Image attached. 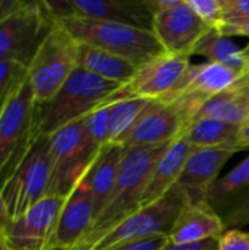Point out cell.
I'll list each match as a JSON object with an SVG mask.
<instances>
[{
	"instance_id": "cell-1",
	"label": "cell",
	"mask_w": 249,
	"mask_h": 250,
	"mask_svg": "<svg viewBox=\"0 0 249 250\" xmlns=\"http://www.w3.org/2000/svg\"><path fill=\"white\" fill-rule=\"evenodd\" d=\"M170 144L156 146H126L116 185L107 205L92 223L85 237L72 250H88L113 227L139 209L141 198L151 171Z\"/></svg>"
},
{
	"instance_id": "cell-2",
	"label": "cell",
	"mask_w": 249,
	"mask_h": 250,
	"mask_svg": "<svg viewBox=\"0 0 249 250\" xmlns=\"http://www.w3.org/2000/svg\"><path fill=\"white\" fill-rule=\"evenodd\" d=\"M59 21L79 44L123 57L139 67L166 53L154 32L148 29L79 16L59 18Z\"/></svg>"
},
{
	"instance_id": "cell-3",
	"label": "cell",
	"mask_w": 249,
	"mask_h": 250,
	"mask_svg": "<svg viewBox=\"0 0 249 250\" xmlns=\"http://www.w3.org/2000/svg\"><path fill=\"white\" fill-rule=\"evenodd\" d=\"M122 85L104 81L76 67L59 92L47 103L37 105V123L41 135L56 130L88 116Z\"/></svg>"
},
{
	"instance_id": "cell-4",
	"label": "cell",
	"mask_w": 249,
	"mask_h": 250,
	"mask_svg": "<svg viewBox=\"0 0 249 250\" xmlns=\"http://www.w3.org/2000/svg\"><path fill=\"white\" fill-rule=\"evenodd\" d=\"M79 42L54 18L53 26L28 66V82L37 105L50 101L78 67Z\"/></svg>"
},
{
	"instance_id": "cell-5",
	"label": "cell",
	"mask_w": 249,
	"mask_h": 250,
	"mask_svg": "<svg viewBox=\"0 0 249 250\" xmlns=\"http://www.w3.org/2000/svg\"><path fill=\"white\" fill-rule=\"evenodd\" d=\"M40 135L35 97L25 78L10 94L0 116V188Z\"/></svg>"
},
{
	"instance_id": "cell-6",
	"label": "cell",
	"mask_w": 249,
	"mask_h": 250,
	"mask_svg": "<svg viewBox=\"0 0 249 250\" xmlns=\"http://www.w3.org/2000/svg\"><path fill=\"white\" fill-rule=\"evenodd\" d=\"M82 125L84 119H79L48 135L51 176L47 196L66 199L103 151L85 138Z\"/></svg>"
},
{
	"instance_id": "cell-7",
	"label": "cell",
	"mask_w": 249,
	"mask_h": 250,
	"mask_svg": "<svg viewBox=\"0 0 249 250\" xmlns=\"http://www.w3.org/2000/svg\"><path fill=\"white\" fill-rule=\"evenodd\" d=\"M50 176V139L40 135L1 188L10 220L21 217L47 196Z\"/></svg>"
},
{
	"instance_id": "cell-8",
	"label": "cell",
	"mask_w": 249,
	"mask_h": 250,
	"mask_svg": "<svg viewBox=\"0 0 249 250\" xmlns=\"http://www.w3.org/2000/svg\"><path fill=\"white\" fill-rule=\"evenodd\" d=\"M53 22L54 16L44 1H25L0 22V60L16 62L28 69Z\"/></svg>"
},
{
	"instance_id": "cell-9",
	"label": "cell",
	"mask_w": 249,
	"mask_h": 250,
	"mask_svg": "<svg viewBox=\"0 0 249 250\" xmlns=\"http://www.w3.org/2000/svg\"><path fill=\"white\" fill-rule=\"evenodd\" d=\"M186 202L188 201L183 193L173 188L156 204L139 208L136 212L131 214L88 250H107L145 237L169 234L176 217L186 205Z\"/></svg>"
},
{
	"instance_id": "cell-10",
	"label": "cell",
	"mask_w": 249,
	"mask_h": 250,
	"mask_svg": "<svg viewBox=\"0 0 249 250\" xmlns=\"http://www.w3.org/2000/svg\"><path fill=\"white\" fill-rule=\"evenodd\" d=\"M189 59V56L170 53L157 56L151 62L141 66L135 76L113 92L101 107L129 98H142L150 101L164 98L185 76L191 66Z\"/></svg>"
},
{
	"instance_id": "cell-11",
	"label": "cell",
	"mask_w": 249,
	"mask_h": 250,
	"mask_svg": "<svg viewBox=\"0 0 249 250\" xmlns=\"http://www.w3.org/2000/svg\"><path fill=\"white\" fill-rule=\"evenodd\" d=\"M241 75L226 66L205 62L191 64L178 86L164 98L175 103L188 120V127L201 105L211 97L233 86Z\"/></svg>"
},
{
	"instance_id": "cell-12",
	"label": "cell",
	"mask_w": 249,
	"mask_h": 250,
	"mask_svg": "<svg viewBox=\"0 0 249 250\" xmlns=\"http://www.w3.org/2000/svg\"><path fill=\"white\" fill-rule=\"evenodd\" d=\"M65 198L45 196L10 221L0 242L7 250H50Z\"/></svg>"
},
{
	"instance_id": "cell-13",
	"label": "cell",
	"mask_w": 249,
	"mask_h": 250,
	"mask_svg": "<svg viewBox=\"0 0 249 250\" xmlns=\"http://www.w3.org/2000/svg\"><path fill=\"white\" fill-rule=\"evenodd\" d=\"M44 4L51 16L57 19L79 16L153 29V13L145 0H54L44 1Z\"/></svg>"
},
{
	"instance_id": "cell-14",
	"label": "cell",
	"mask_w": 249,
	"mask_h": 250,
	"mask_svg": "<svg viewBox=\"0 0 249 250\" xmlns=\"http://www.w3.org/2000/svg\"><path fill=\"white\" fill-rule=\"evenodd\" d=\"M151 31L166 53L191 57L200 41L213 29L197 16L186 0H182L176 7L156 13Z\"/></svg>"
},
{
	"instance_id": "cell-15",
	"label": "cell",
	"mask_w": 249,
	"mask_h": 250,
	"mask_svg": "<svg viewBox=\"0 0 249 250\" xmlns=\"http://www.w3.org/2000/svg\"><path fill=\"white\" fill-rule=\"evenodd\" d=\"M188 129L179 107L167 100H153L141 113L125 146H156L178 139Z\"/></svg>"
},
{
	"instance_id": "cell-16",
	"label": "cell",
	"mask_w": 249,
	"mask_h": 250,
	"mask_svg": "<svg viewBox=\"0 0 249 250\" xmlns=\"http://www.w3.org/2000/svg\"><path fill=\"white\" fill-rule=\"evenodd\" d=\"M235 148H203L194 149L176 182L175 189L181 190L188 204L203 202L225 164L238 152Z\"/></svg>"
},
{
	"instance_id": "cell-17",
	"label": "cell",
	"mask_w": 249,
	"mask_h": 250,
	"mask_svg": "<svg viewBox=\"0 0 249 250\" xmlns=\"http://www.w3.org/2000/svg\"><path fill=\"white\" fill-rule=\"evenodd\" d=\"M92 223V198L84 177L65 201L50 243V250H72L85 237Z\"/></svg>"
},
{
	"instance_id": "cell-18",
	"label": "cell",
	"mask_w": 249,
	"mask_h": 250,
	"mask_svg": "<svg viewBox=\"0 0 249 250\" xmlns=\"http://www.w3.org/2000/svg\"><path fill=\"white\" fill-rule=\"evenodd\" d=\"M217 212H226V227L249 220V155L232 171L219 177L205 199Z\"/></svg>"
},
{
	"instance_id": "cell-19",
	"label": "cell",
	"mask_w": 249,
	"mask_h": 250,
	"mask_svg": "<svg viewBox=\"0 0 249 250\" xmlns=\"http://www.w3.org/2000/svg\"><path fill=\"white\" fill-rule=\"evenodd\" d=\"M226 231L222 215L207 202L188 204L176 217L170 231V245H194L211 239H220Z\"/></svg>"
},
{
	"instance_id": "cell-20",
	"label": "cell",
	"mask_w": 249,
	"mask_h": 250,
	"mask_svg": "<svg viewBox=\"0 0 249 250\" xmlns=\"http://www.w3.org/2000/svg\"><path fill=\"white\" fill-rule=\"evenodd\" d=\"M192 151V146L183 135L167 146L151 171L141 198L139 208L156 204L176 186V182Z\"/></svg>"
},
{
	"instance_id": "cell-21",
	"label": "cell",
	"mask_w": 249,
	"mask_h": 250,
	"mask_svg": "<svg viewBox=\"0 0 249 250\" xmlns=\"http://www.w3.org/2000/svg\"><path fill=\"white\" fill-rule=\"evenodd\" d=\"M125 151L126 146L123 145H107L98 154L97 160L85 176V182L90 188L92 198L94 221L103 212L112 196Z\"/></svg>"
},
{
	"instance_id": "cell-22",
	"label": "cell",
	"mask_w": 249,
	"mask_h": 250,
	"mask_svg": "<svg viewBox=\"0 0 249 250\" xmlns=\"http://www.w3.org/2000/svg\"><path fill=\"white\" fill-rule=\"evenodd\" d=\"M78 67L104 81H110L119 85H125L126 82H129L139 69V66L123 57L114 56L87 44H79Z\"/></svg>"
},
{
	"instance_id": "cell-23",
	"label": "cell",
	"mask_w": 249,
	"mask_h": 250,
	"mask_svg": "<svg viewBox=\"0 0 249 250\" xmlns=\"http://www.w3.org/2000/svg\"><path fill=\"white\" fill-rule=\"evenodd\" d=\"M241 126L216 119H198L189 125L183 136L192 149L203 148H235L239 149Z\"/></svg>"
},
{
	"instance_id": "cell-24",
	"label": "cell",
	"mask_w": 249,
	"mask_h": 250,
	"mask_svg": "<svg viewBox=\"0 0 249 250\" xmlns=\"http://www.w3.org/2000/svg\"><path fill=\"white\" fill-rule=\"evenodd\" d=\"M194 54L205 57L207 62L226 66L238 72L241 76L249 70V62L244 57L242 48H239V45L230 38L216 31L208 32L200 41V44L194 50Z\"/></svg>"
},
{
	"instance_id": "cell-25",
	"label": "cell",
	"mask_w": 249,
	"mask_h": 250,
	"mask_svg": "<svg viewBox=\"0 0 249 250\" xmlns=\"http://www.w3.org/2000/svg\"><path fill=\"white\" fill-rule=\"evenodd\" d=\"M198 119H216L242 126L248 120L247 91L227 89L211 97L201 105L192 122Z\"/></svg>"
},
{
	"instance_id": "cell-26",
	"label": "cell",
	"mask_w": 249,
	"mask_h": 250,
	"mask_svg": "<svg viewBox=\"0 0 249 250\" xmlns=\"http://www.w3.org/2000/svg\"><path fill=\"white\" fill-rule=\"evenodd\" d=\"M150 100L129 98L113 103L107 105V130H109V145H123L129 138L134 126L136 125L141 113L147 107ZM106 107V105H104Z\"/></svg>"
},
{
	"instance_id": "cell-27",
	"label": "cell",
	"mask_w": 249,
	"mask_h": 250,
	"mask_svg": "<svg viewBox=\"0 0 249 250\" xmlns=\"http://www.w3.org/2000/svg\"><path fill=\"white\" fill-rule=\"evenodd\" d=\"M107 116H109V108L106 105V107L95 108L94 111H91L88 116L84 117V125H82L84 135L98 149H103L109 145Z\"/></svg>"
},
{
	"instance_id": "cell-28",
	"label": "cell",
	"mask_w": 249,
	"mask_h": 250,
	"mask_svg": "<svg viewBox=\"0 0 249 250\" xmlns=\"http://www.w3.org/2000/svg\"><path fill=\"white\" fill-rule=\"evenodd\" d=\"M186 3L210 29L216 32L222 29L226 21L222 0H186Z\"/></svg>"
},
{
	"instance_id": "cell-29",
	"label": "cell",
	"mask_w": 249,
	"mask_h": 250,
	"mask_svg": "<svg viewBox=\"0 0 249 250\" xmlns=\"http://www.w3.org/2000/svg\"><path fill=\"white\" fill-rule=\"evenodd\" d=\"M28 69L16 62L0 60V100L22 79L26 78Z\"/></svg>"
},
{
	"instance_id": "cell-30",
	"label": "cell",
	"mask_w": 249,
	"mask_h": 250,
	"mask_svg": "<svg viewBox=\"0 0 249 250\" xmlns=\"http://www.w3.org/2000/svg\"><path fill=\"white\" fill-rule=\"evenodd\" d=\"M217 250H249V233L239 229L226 230L217 240Z\"/></svg>"
},
{
	"instance_id": "cell-31",
	"label": "cell",
	"mask_w": 249,
	"mask_h": 250,
	"mask_svg": "<svg viewBox=\"0 0 249 250\" xmlns=\"http://www.w3.org/2000/svg\"><path fill=\"white\" fill-rule=\"evenodd\" d=\"M167 245H169V236L157 234V236L145 237L141 240L123 243V245H119V246H114V248L107 250H161Z\"/></svg>"
},
{
	"instance_id": "cell-32",
	"label": "cell",
	"mask_w": 249,
	"mask_h": 250,
	"mask_svg": "<svg viewBox=\"0 0 249 250\" xmlns=\"http://www.w3.org/2000/svg\"><path fill=\"white\" fill-rule=\"evenodd\" d=\"M225 37H249L248 18H226L222 29L219 31Z\"/></svg>"
},
{
	"instance_id": "cell-33",
	"label": "cell",
	"mask_w": 249,
	"mask_h": 250,
	"mask_svg": "<svg viewBox=\"0 0 249 250\" xmlns=\"http://www.w3.org/2000/svg\"><path fill=\"white\" fill-rule=\"evenodd\" d=\"M226 18H248L249 0H222Z\"/></svg>"
},
{
	"instance_id": "cell-34",
	"label": "cell",
	"mask_w": 249,
	"mask_h": 250,
	"mask_svg": "<svg viewBox=\"0 0 249 250\" xmlns=\"http://www.w3.org/2000/svg\"><path fill=\"white\" fill-rule=\"evenodd\" d=\"M217 240L219 239H211L205 240L201 243H194V245H167L161 250H217Z\"/></svg>"
},
{
	"instance_id": "cell-35",
	"label": "cell",
	"mask_w": 249,
	"mask_h": 250,
	"mask_svg": "<svg viewBox=\"0 0 249 250\" xmlns=\"http://www.w3.org/2000/svg\"><path fill=\"white\" fill-rule=\"evenodd\" d=\"M145 3L154 16L156 13L166 12V10H170L176 6H179L182 3V0H145Z\"/></svg>"
},
{
	"instance_id": "cell-36",
	"label": "cell",
	"mask_w": 249,
	"mask_h": 250,
	"mask_svg": "<svg viewBox=\"0 0 249 250\" xmlns=\"http://www.w3.org/2000/svg\"><path fill=\"white\" fill-rule=\"evenodd\" d=\"M26 0H0V22L19 10Z\"/></svg>"
},
{
	"instance_id": "cell-37",
	"label": "cell",
	"mask_w": 249,
	"mask_h": 250,
	"mask_svg": "<svg viewBox=\"0 0 249 250\" xmlns=\"http://www.w3.org/2000/svg\"><path fill=\"white\" fill-rule=\"evenodd\" d=\"M10 215L7 212V208H6V204H4V199H3V193H1V188H0V239L3 237L6 229L9 227L10 224Z\"/></svg>"
},
{
	"instance_id": "cell-38",
	"label": "cell",
	"mask_w": 249,
	"mask_h": 250,
	"mask_svg": "<svg viewBox=\"0 0 249 250\" xmlns=\"http://www.w3.org/2000/svg\"><path fill=\"white\" fill-rule=\"evenodd\" d=\"M239 148L248 149L249 148V119L241 126L239 130Z\"/></svg>"
},
{
	"instance_id": "cell-39",
	"label": "cell",
	"mask_w": 249,
	"mask_h": 250,
	"mask_svg": "<svg viewBox=\"0 0 249 250\" xmlns=\"http://www.w3.org/2000/svg\"><path fill=\"white\" fill-rule=\"evenodd\" d=\"M230 89H235V91H245V89H249V70L245 75H242V76L233 83V86H232Z\"/></svg>"
},
{
	"instance_id": "cell-40",
	"label": "cell",
	"mask_w": 249,
	"mask_h": 250,
	"mask_svg": "<svg viewBox=\"0 0 249 250\" xmlns=\"http://www.w3.org/2000/svg\"><path fill=\"white\" fill-rule=\"evenodd\" d=\"M242 54H244V57H245V59L249 62V42L245 45V47H244V48H242Z\"/></svg>"
},
{
	"instance_id": "cell-41",
	"label": "cell",
	"mask_w": 249,
	"mask_h": 250,
	"mask_svg": "<svg viewBox=\"0 0 249 250\" xmlns=\"http://www.w3.org/2000/svg\"><path fill=\"white\" fill-rule=\"evenodd\" d=\"M247 91V113H248V119H249V89H245Z\"/></svg>"
},
{
	"instance_id": "cell-42",
	"label": "cell",
	"mask_w": 249,
	"mask_h": 250,
	"mask_svg": "<svg viewBox=\"0 0 249 250\" xmlns=\"http://www.w3.org/2000/svg\"><path fill=\"white\" fill-rule=\"evenodd\" d=\"M0 250H7L4 246H3V243H1V242H0Z\"/></svg>"
}]
</instances>
